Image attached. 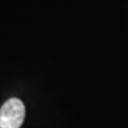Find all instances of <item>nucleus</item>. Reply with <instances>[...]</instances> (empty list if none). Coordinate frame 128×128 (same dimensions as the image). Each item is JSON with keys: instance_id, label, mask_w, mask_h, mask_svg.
Instances as JSON below:
<instances>
[{"instance_id": "f257e3e1", "label": "nucleus", "mask_w": 128, "mask_h": 128, "mask_svg": "<svg viewBox=\"0 0 128 128\" xmlns=\"http://www.w3.org/2000/svg\"><path fill=\"white\" fill-rule=\"evenodd\" d=\"M26 108L23 102L10 98L0 109V128H20L23 124Z\"/></svg>"}]
</instances>
